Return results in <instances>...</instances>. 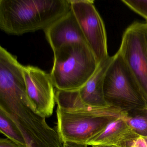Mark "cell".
<instances>
[{"mask_svg":"<svg viewBox=\"0 0 147 147\" xmlns=\"http://www.w3.org/2000/svg\"><path fill=\"white\" fill-rule=\"evenodd\" d=\"M71 10L69 0H0V29L13 35L45 30Z\"/></svg>","mask_w":147,"mask_h":147,"instance_id":"1","label":"cell"},{"mask_svg":"<svg viewBox=\"0 0 147 147\" xmlns=\"http://www.w3.org/2000/svg\"><path fill=\"white\" fill-rule=\"evenodd\" d=\"M54 53L50 74L57 90H79L92 77L99 63L87 43L66 45Z\"/></svg>","mask_w":147,"mask_h":147,"instance_id":"2","label":"cell"},{"mask_svg":"<svg viewBox=\"0 0 147 147\" xmlns=\"http://www.w3.org/2000/svg\"><path fill=\"white\" fill-rule=\"evenodd\" d=\"M127 112L113 106L92 112L67 111L57 107V131L63 143L70 142L88 144L103 131L110 122L124 116Z\"/></svg>","mask_w":147,"mask_h":147,"instance_id":"3","label":"cell"},{"mask_svg":"<svg viewBox=\"0 0 147 147\" xmlns=\"http://www.w3.org/2000/svg\"><path fill=\"white\" fill-rule=\"evenodd\" d=\"M113 57L104 80L106 100L126 111L147 109L137 82L124 60L118 51Z\"/></svg>","mask_w":147,"mask_h":147,"instance_id":"4","label":"cell"},{"mask_svg":"<svg viewBox=\"0 0 147 147\" xmlns=\"http://www.w3.org/2000/svg\"><path fill=\"white\" fill-rule=\"evenodd\" d=\"M118 51L136 80L147 109V23L129 26Z\"/></svg>","mask_w":147,"mask_h":147,"instance_id":"5","label":"cell"},{"mask_svg":"<svg viewBox=\"0 0 147 147\" xmlns=\"http://www.w3.org/2000/svg\"><path fill=\"white\" fill-rule=\"evenodd\" d=\"M71 10L99 63L109 56L105 25L92 0H69Z\"/></svg>","mask_w":147,"mask_h":147,"instance_id":"6","label":"cell"},{"mask_svg":"<svg viewBox=\"0 0 147 147\" xmlns=\"http://www.w3.org/2000/svg\"><path fill=\"white\" fill-rule=\"evenodd\" d=\"M27 97L36 112L44 117L52 116L55 92L50 74L37 67L24 66Z\"/></svg>","mask_w":147,"mask_h":147,"instance_id":"7","label":"cell"},{"mask_svg":"<svg viewBox=\"0 0 147 147\" xmlns=\"http://www.w3.org/2000/svg\"><path fill=\"white\" fill-rule=\"evenodd\" d=\"M44 31L53 51L69 44H88L71 10Z\"/></svg>","mask_w":147,"mask_h":147,"instance_id":"8","label":"cell"},{"mask_svg":"<svg viewBox=\"0 0 147 147\" xmlns=\"http://www.w3.org/2000/svg\"><path fill=\"white\" fill-rule=\"evenodd\" d=\"M113 57V56H109L100 62L92 77L78 90L80 98L85 105L98 108H108L113 106L108 104L105 98L104 83L106 73Z\"/></svg>","mask_w":147,"mask_h":147,"instance_id":"9","label":"cell"},{"mask_svg":"<svg viewBox=\"0 0 147 147\" xmlns=\"http://www.w3.org/2000/svg\"><path fill=\"white\" fill-rule=\"evenodd\" d=\"M124 116L110 122L105 130L94 138L87 145L106 144L118 147H132L134 142L140 136L129 126L124 119Z\"/></svg>","mask_w":147,"mask_h":147,"instance_id":"10","label":"cell"},{"mask_svg":"<svg viewBox=\"0 0 147 147\" xmlns=\"http://www.w3.org/2000/svg\"><path fill=\"white\" fill-rule=\"evenodd\" d=\"M0 131L20 147H27L25 139L19 128L1 110H0Z\"/></svg>","mask_w":147,"mask_h":147,"instance_id":"11","label":"cell"},{"mask_svg":"<svg viewBox=\"0 0 147 147\" xmlns=\"http://www.w3.org/2000/svg\"><path fill=\"white\" fill-rule=\"evenodd\" d=\"M127 111L124 119L135 133L141 137L147 138V109Z\"/></svg>","mask_w":147,"mask_h":147,"instance_id":"12","label":"cell"},{"mask_svg":"<svg viewBox=\"0 0 147 147\" xmlns=\"http://www.w3.org/2000/svg\"><path fill=\"white\" fill-rule=\"evenodd\" d=\"M122 2L144 18L147 23V0H122Z\"/></svg>","mask_w":147,"mask_h":147,"instance_id":"13","label":"cell"},{"mask_svg":"<svg viewBox=\"0 0 147 147\" xmlns=\"http://www.w3.org/2000/svg\"><path fill=\"white\" fill-rule=\"evenodd\" d=\"M0 147H20L17 143L9 138L0 139Z\"/></svg>","mask_w":147,"mask_h":147,"instance_id":"14","label":"cell"},{"mask_svg":"<svg viewBox=\"0 0 147 147\" xmlns=\"http://www.w3.org/2000/svg\"><path fill=\"white\" fill-rule=\"evenodd\" d=\"M132 147H147V138H138L134 142Z\"/></svg>","mask_w":147,"mask_h":147,"instance_id":"15","label":"cell"},{"mask_svg":"<svg viewBox=\"0 0 147 147\" xmlns=\"http://www.w3.org/2000/svg\"><path fill=\"white\" fill-rule=\"evenodd\" d=\"M88 145L83 144L66 142H63V147H87Z\"/></svg>","mask_w":147,"mask_h":147,"instance_id":"16","label":"cell"},{"mask_svg":"<svg viewBox=\"0 0 147 147\" xmlns=\"http://www.w3.org/2000/svg\"><path fill=\"white\" fill-rule=\"evenodd\" d=\"M92 147H118L113 145H106V144H97L92 146Z\"/></svg>","mask_w":147,"mask_h":147,"instance_id":"17","label":"cell"},{"mask_svg":"<svg viewBox=\"0 0 147 147\" xmlns=\"http://www.w3.org/2000/svg\"></svg>","mask_w":147,"mask_h":147,"instance_id":"18","label":"cell"},{"mask_svg":"<svg viewBox=\"0 0 147 147\" xmlns=\"http://www.w3.org/2000/svg\"></svg>","mask_w":147,"mask_h":147,"instance_id":"19","label":"cell"}]
</instances>
